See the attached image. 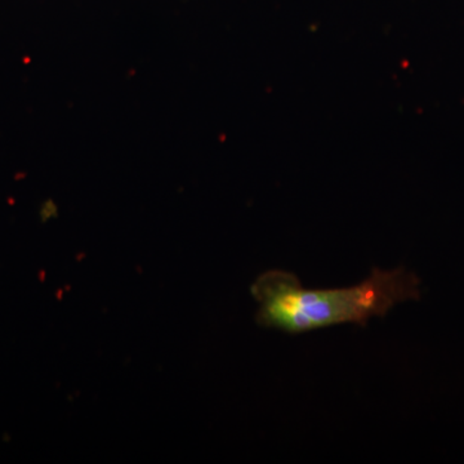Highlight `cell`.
<instances>
[{"instance_id": "1", "label": "cell", "mask_w": 464, "mask_h": 464, "mask_svg": "<svg viewBox=\"0 0 464 464\" xmlns=\"http://www.w3.org/2000/svg\"><path fill=\"white\" fill-rule=\"evenodd\" d=\"M258 304L257 323L288 334L353 324L366 326L398 304L420 298L417 275L404 267L373 268L364 282L346 288L306 289L295 274L271 270L252 285Z\"/></svg>"}]
</instances>
